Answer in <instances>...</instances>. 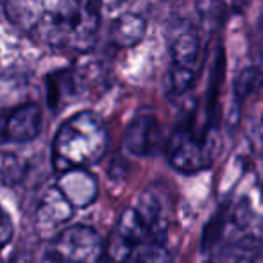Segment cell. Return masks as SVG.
I'll return each mask as SVG.
<instances>
[{
  "instance_id": "obj_1",
  "label": "cell",
  "mask_w": 263,
  "mask_h": 263,
  "mask_svg": "<svg viewBox=\"0 0 263 263\" xmlns=\"http://www.w3.org/2000/svg\"><path fill=\"white\" fill-rule=\"evenodd\" d=\"M101 0H6V14L31 38L59 50L86 52L101 27Z\"/></svg>"
},
{
  "instance_id": "obj_2",
  "label": "cell",
  "mask_w": 263,
  "mask_h": 263,
  "mask_svg": "<svg viewBox=\"0 0 263 263\" xmlns=\"http://www.w3.org/2000/svg\"><path fill=\"white\" fill-rule=\"evenodd\" d=\"M106 124L93 111H81L59 125L52 142V166L59 174L86 170L107 151Z\"/></svg>"
},
{
  "instance_id": "obj_3",
  "label": "cell",
  "mask_w": 263,
  "mask_h": 263,
  "mask_svg": "<svg viewBox=\"0 0 263 263\" xmlns=\"http://www.w3.org/2000/svg\"><path fill=\"white\" fill-rule=\"evenodd\" d=\"M104 258V243L90 226L66 228L50 242L42 263H99Z\"/></svg>"
},
{
  "instance_id": "obj_4",
  "label": "cell",
  "mask_w": 263,
  "mask_h": 263,
  "mask_svg": "<svg viewBox=\"0 0 263 263\" xmlns=\"http://www.w3.org/2000/svg\"><path fill=\"white\" fill-rule=\"evenodd\" d=\"M202 65V40L192 25H184L170 43L168 88L174 95H183L197 79Z\"/></svg>"
},
{
  "instance_id": "obj_5",
  "label": "cell",
  "mask_w": 263,
  "mask_h": 263,
  "mask_svg": "<svg viewBox=\"0 0 263 263\" xmlns=\"http://www.w3.org/2000/svg\"><path fill=\"white\" fill-rule=\"evenodd\" d=\"M166 158L176 170L194 174L211 165L213 149L204 133H197L190 125H181L170 135L166 143Z\"/></svg>"
},
{
  "instance_id": "obj_6",
  "label": "cell",
  "mask_w": 263,
  "mask_h": 263,
  "mask_svg": "<svg viewBox=\"0 0 263 263\" xmlns=\"http://www.w3.org/2000/svg\"><path fill=\"white\" fill-rule=\"evenodd\" d=\"M151 242L153 238L149 235V229L145 228L136 208L135 206L125 208L104 246V260L107 263H125L138 247Z\"/></svg>"
},
{
  "instance_id": "obj_7",
  "label": "cell",
  "mask_w": 263,
  "mask_h": 263,
  "mask_svg": "<svg viewBox=\"0 0 263 263\" xmlns=\"http://www.w3.org/2000/svg\"><path fill=\"white\" fill-rule=\"evenodd\" d=\"M135 208L142 217L145 228L149 229L153 242H161L166 229H168L170 215H172V202H170L165 188H161L159 184L147 188L140 195L138 204Z\"/></svg>"
},
{
  "instance_id": "obj_8",
  "label": "cell",
  "mask_w": 263,
  "mask_h": 263,
  "mask_svg": "<svg viewBox=\"0 0 263 263\" xmlns=\"http://www.w3.org/2000/svg\"><path fill=\"white\" fill-rule=\"evenodd\" d=\"M42 131V109L34 102L16 106L7 111V140L25 143Z\"/></svg>"
},
{
  "instance_id": "obj_9",
  "label": "cell",
  "mask_w": 263,
  "mask_h": 263,
  "mask_svg": "<svg viewBox=\"0 0 263 263\" xmlns=\"http://www.w3.org/2000/svg\"><path fill=\"white\" fill-rule=\"evenodd\" d=\"M55 186L63 192L73 208H86L97 199V179L86 170H70L59 176Z\"/></svg>"
},
{
  "instance_id": "obj_10",
  "label": "cell",
  "mask_w": 263,
  "mask_h": 263,
  "mask_svg": "<svg viewBox=\"0 0 263 263\" xmlns=\"http://www.w3.org/2000/svg\"><path fill=\"white\" fill-rule=\"evenodd\" d=\"M159 136H161V131H159L156 118L153 115H140L129 125L124 145L131 154L147 156L156 151Z\"/></svg>"
},
{
  "instance_id": "obj_11",
  "label": "cell",
  "mask_w": 263,
  "mask_h": 263,
  "mask_svg": "<svg viewBox=\"0 0 263 263\" xmlns=\"http://www.w3.org/2000/svg\"><path fill=\"white\" fill-rule=\"evenodd\" d=\"M73 213V206L58 186H52L42 195L36 211V220L42 229H52L66 222Z\"/></svg>"
},
{
  "instance_id": "obj_12",
  "label": "cell",
  "mask_w": 263,
  "mask_h": 263,
  "mask_svg": "<svg viewBox=\"0 0 263 263\" xmlns=\"http://www.w3.org/2000/svg\"><path fill=\"white\" fill-rule=\"evenodd\" d=\"M147 32V22L136 13H122L111 24L109 38L120 49L138 45Z\"/></svg>"
},
{
  "instance_id": "obj_13",
  "label": "cell",
  "mask_w": 263,
  "mask_h": 263,
  "mask_svg": "<svg viewBox=\"0 0 263 263\" xmlns=\"http://www.w3.org/2000/svg\"><path fill=\"white\" fill-rule=\"evenodd\" d=\"M133 263H172V256L161 242H151L136 249Z\"/></svg>"
},
{
  "instance_id": "obj_14",
  "label": "cell",
  "mask_w": 263,
  "mask_h": 263,
  "mask_svg": "<svg viewBox=\"0 0 263 263\" xmlns=\"http://www.w3.org/2000/svg\"><path fill=\"white\" fill-rule=\"evenodd\" d=\"M11 238H13V220L0 206V249H4L11 242Z\"/></svg>"
},
{
  "instance_id": "obj_15",
  "label": "cell",
  "mask_w": 263,
  "mask_h": 263,
  "mask_svg": "<svg viewBox=\"0 0 263 263\" xmlns=\"http://www.w3.org/2000/svg\"><path fill=\"white\" fill-rule=\"evenodd\" d=\"M240 263H263V240L258 243H249Z\"/></svg>"
},
{
  "instance_id": "obj_16",
  "label": "cell",
  "mask_w": 263,
  "mask_h": 263,
  "mask_svg": "<svg viewBox=\"0 0 263 263\" xmlns=\"http://www.w3.org/2000/svg\"><path fill=\"white\" fill-rule=\"evenodd\" d=\"M197 4H199V9H201L202 16H208L210 13H215L213 9H217L220 0H197Z\"/></svg>"
},
{
  "instance_id": "obj_17",
  "label": "cell",
  "mask_w": 263,
  "mask_h": 263,
  "mask_svg": "<svg viewBox=\"0 0 263 263\" xmlns=\"http://www.w3.org/2000/svg\"><path fill=\"white\" fill-rule=\"evenodd\" d=\"M7 111L9 109H0V143L9 142L7 140Z\"/></svg>"
},
{
  "instance_id": "obj_18",
  "label": "cell",
  "mask_w": 263,
  "mask_h": 263,
  "mask_svg": "<svg viewBox=\"0 0 263 263\" xmlns=\"http://www.w3.org/2000/svg\"><path fill=\"white\" fill-rule=\"evenodd\" d=\"M125 0H101L102 7H107V9H115V7L122 6Z\"/></svg>"
},
{
  "instance_id": "obj_19",
  "label": "cell",
  "mask_w": 263,
  "mask_h": 263,
  "mask_svg": "<svg viewBox=\"0 0 263 263\" xmlns=\"http://www.w3.org/2000/svg\"><path fill=\"white\" fill-rule=\"evenodd\" d=\"M6 263H31L29 261V258H24V256H13V258H9V260H7Z\"/></svg>"
}]
</instances>
